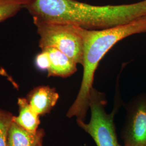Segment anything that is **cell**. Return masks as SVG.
Segmentation results:
<instances>
[{
  "mask_svg": "<svg viewBox=\"0 0 146 146\" xmlns=\"http://www.w3.org/2000/svg\"><path fill=\"white\" fill-rule=\"evenodd\" d=\"M59 94L56 89L49 86H38L27 94L26 99L37 114L44 116L50 113L57 104Z\"/></svg>",
  "mask_w": 146,
  "mask_h": 146,
  "instance_id": "cell-6",
  "label": "cell"
},
{
  "mask_svg": "<svg viewBox=\"0 0 146 146\" xmlns=\"http://www.w3.org/2000/svg\"><path fill=\"white\" fill-rule=\"evenodd\" d=\"M40 36L41 49L52 47L60 50L77 64L84 62V29L64 23L33 21Z\"/></svg>",
  "mask_w": 146,
  "mask_h": 146,
  "instance_id": "cell-4",
  "label": "cell"
},
{
  "mask_svg": "<svg viewBox=\"0 0 146 146\" xmlns=\"http://www.w3.org/2000/svg\"><path fill=\"white\" fill-rule=\"evenodd\" d=\"M19 115H14L13 121L26 130L36 131L40 125V116L33 110L26 98H19L17 100Z\"/></svg>",
  "mask_w": 146,
  "mask_h": 146,
  "instance_id": "cell-9",
  "label": "cell"
},
{
  "mask_svg": "<svg viewBox=\"0 0 146 146\" xmlns=\"http://www.w3.org/2000/svg\"><path fill=\"white\" fill-rule=\"evenodd\" d=\"M146 146V143H145V144H143V145H142L141 146Z\"/></svg>",
  "mask_w": 146,
  "mask_h": 146,
  "instance_id": "cell-13",
  "label": "cell"
},
{
  "mask_svg": "<svg viewBox=\"0 0 146 146\" xmlns=\"http://www.w3.org/2000/svg\"><path fill=\"white\" fill-rule=\"evenodd\" d=\"M37 146H43V143H42V144H40L39 145H38Z\"/></svg>",
  "mask_w": 146,
  "mask_h": 146,
  "instance_id": "cell-14",
  "label": "cell"
},
{
  "mask_svg": "<svg viewBox=\"0 0 146 146\" xmlns=\"http://www.w3.org/2000/svg\"><path fill=\"white\" fill-rule=\"evenodd\" d=\"M35 66L39 70L47 71L49 67V58L47 51L42 49L35 59Z\"/></svg>",
  "mask_w": 146,
  "mask_h": 146,
  "instance_id": "cell-12",
  "label": "cell"
},
{
  "mask_svg": "<svg viewBox=\"0 0 146 146\" xmlns=\"http://www.w3.org/2000/svg\"><path fill=\"white\" fill-rule=\"evenodd\" d=\"M47 51L49 58L47 76L67 78L77 72V63L57 49L47 47L41 49Z\"/></svg>",
  "mask_w": 146,
  "mask_h": 146,
  "instance_id": "cell-7",
  "label": "cell"
},
{
  "mask_svg": "<svg viewBox=\"0 0 146 146\" xmlns=\"http://www.w3.org/2000/svg\"><path fill=\"white\" fill-rule=\"evenodd\" d=\"M33 21L64 23L89 31L114 28L146 15V0L130 4L95 5L77 0H27Z\"/></svg>",
  "mask_w": 146,
  "mask_h": 146,
  "instance_id": "cell-1",
  "label": "cell"
},
{
  "mask_svg": "<svg viewBox=\"0 0 146 146\" xmlns=\"http://www.w3.org/2000/svg\"><path fill=\"white\" fill-rule=\"evenodd\" d=\"M14 115L0 108V146H8V134Z\"/></svg>",
  "mask_w": 146,
  "mask_h": 146,
  "instance_id": "cell-11",
  "label": "cell"
},
{
  "mask_svg": "<svg viewBox=\"0 0 146 146\" xmlns=\"http://www.w3.org/2000/svg\"><path fill=\"white\" fill-rule=\"evenodd\" d=\"M125 108V120L121 131L123 146H140L146 143V93L132 98Z\"/></svg>",
  "mask_w": 146,
  "mask_h": 146,
  "instance_id": "cell-5",
  "label": "cell"
},
{
  "mask_svg": "<svg viewBox=\"0 0 146 146\" xmlns=\"http://www.w3.org/2000/svg\"><path fill=\"white\" fill-rule=\"evenodd\" d=\"M45 134L43 128L32 132L13 121L8 134V146H37L43 143Z\"/></svg>",
  "mask_w": 146,
  "mask_h": 146,
  "instance_id": "cell-8",
  "label": "cell"
},
{
  "mask_svg": "<svg viewBox=\"0 0 146 146\" xmlns=\"http://www.w3.org/2000/svg\"><path fill=\"white\" fill-rule=\"evenodd\" d=\"M146 33V15L128 23L101 31L84 29L83 75L78 93L68 109L66 116L86 121L89 110L90 93L94 75L100 61L110 49L120 41L136 34Z\"/></svg>",
  "mask_w": 146,
  "mask_h": 146,
  "instance_id": "cell-2",
  "label": "cell"
},
{
  "mask_svg": "<svg viewBox=\"0 0 146 146\" xmlns=\"http://www.w3.org/2000/svg\"><path fill=\"white\" fill-rule=\"evenodd\" d=\"M120 98L119 95H115L114 108L108 113L106 110V94L94 87L90 90L89 121L76 122L80 128L91 136L97 146H124L119 142L114 123V117L121 104Z\"/></svg>",
  "mask_w": 146,
  "mask_h": 146,
  "instance_id": "cell-3",
  "label": "cell"
},
{
  "mask_svg": "<svg viewBox=\"0 0 146 146\" xmlns=\"http://www.w3.org/2000/svg\"><path fill=\"white\" fill-rule=\"evenodd\" d=\"M27 0H0V23L25 8Z\"/></svg>",
  "mask_w": 146,
  "mask_h": 146,
  "instance_id": "cell-10",
  "label": "cell"
}]
</instances>
